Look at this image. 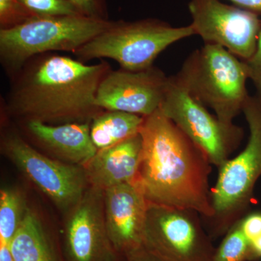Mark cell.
<instances>
[{"instance_id": "6da1fadb", "label": "cell", "mask_w": 261, "mask_h": 261, "mask_svg": "<svg viewBox=\"0 0 261 261\" xmlns=\"http://www.w3.org/2000/svg\"><path fill=\"white\" fill-rule=\"evenodd\" d=\"M137 181L149 203L214 216L209 185L211 163L161 110L144 117Z\"/></svg>"}, {"instance_id": "7a4b0ae2", "label": "cell", "mask_w": 261, "mask_h": 261, "mask_svg": "<svg viewBox=\"0 0 261 261\" xmlns=\"http://www.w3.org/2000/svg\"><path fill=\"white\" fill-rule=\"evenodd\" d=\"M111 70L106 61L87 65L60 55L34 57L15 74L8 107L27 121L87 123L103 111L96 104V95Z\"/></svg>"}, {"instance_id": "3957f363", "label": "cell", "mask_w": 261, "mask_h": 261, "mask_svg": "<svg viewBox=\"0 0 261 261\" xmlns=\"http://www.w3.org/2000/svg\"><path fill=\"white\" fill-rule=\"evenodd\" d=\"M176 75L194 99L231 124L250 94L243 61L218 44H205L187 57Z\"/></svg>"}, {"instance_id": "277c9868", "label": "cell", "mask_w": 261, "mask_h": 261, "mask_svg": "<svg viewBox=\"0 0 261 261\" xmlns=\"http://www.w3.org/2000/svg\"><path fill=\"white\" fill-rule=\"evenodd\" d=\"M115 21L84 15L34 17L10 28L0 29V58L15 75L34 57L51 51L74 53L111 28Z\"/></svg>"}, {"instance_id": "5b68a950", "label": "cell", "mask_w": 261, "mask_h": 261, "mask_svg": "<svg viewBox=\"0 0 261 261\" xmlns=\"http://www.w3.org/2000/svg\"><path fill=\"white\" fill-rule=\"evenodd\" d=\"M243 113L250 130L248 142L240 154L220 166L217 181L211 190L214 211L211 228L216 236L228 232L243 219L261 176V99L249 96Z\"/></svg>"}, {"instance_id": "8992f818", "label": "cell", "mask_w": 261, "mask_h": 261, "mask_svg": "<svg viewBox=\"0 0 261 261\" xmlns=\"http://www.w3.org/2000/svg\"><path fill=\"white\" fill-rule=\"evenodd\" d=\"M193 35L191 24L175 27L156 18L118 20L73 54L83 63L108 58L122 69L138 71L153 66L158 56L171 44Z\"/></svg>"}, {"instance_id": "52a82bcc", "label": "cell", "mask_w": 261, "mask_h": 261, "mask_svg": "<svg viewBox=\"0 0 261 261\" xmlns=\"http://www.w3.org/2000/svg\"><path fill=\"white\" fill-rule=\"evenodd\" d=\"M160 109L218 168L229 159L243 140L242 127L223 123L211 114L207 108L188 93L175 75L168 77Z\"/></svg>"}, {"instance_id": "ba28073f", "label": "cell", "mask_w": 261, "mask_h": 261, "mask_svg": "<svg viewBox=\"0 0 261 261\" xmlns=\"http://www.w3.org/2000/svg\"><path fill=\"white\" fill-rule=\"evenodd\" d=\"M198 215L149 203L142 245L163 261H214L216 249Z\"/></svg>"}, {"instance_id": "9c48e42d", "label": "cell", "mask_w": 261, "mask_h": 261, "mask_svg": "<svg viewBox=\"0 0 261 261\" xmlns=\"http://www.w3.org/2000/svg\"><path fill=\"white\" fill-rule=\"evenodd\" d=\"M3 150L25 176L63 211L80 202L89 183L84 167L49 159L18 135L3 139Z\"/></svg>"}, {"instance_id": "30bf717a", "label": "cell", "mask_w": 261, "mask_h": 261, "mask_svg": "<svg viewBox=\"0 0 261 261\" xmlns=\"http://www.w3.org/2000/svg\"><path fill=\"white\" fill-rule=\"evenodd\" d=\"M188 8L195 34L205 44L221 46L242 61L256 50L260 15L221 0H191Z\"/></svg>"}, {"instance_id": "8fae6325", "label": "cell", "mask_w": 261, "mask_h": 261, "mask_svg": "<svg viewBox=\"0 0 261 261\" xmlns=\"http://www.w3.org/2000/svg\"><path fill=\"white\" fill-rule=\"evenodd\" d=\"M168 77L154 65L138 71L111 70L98 87L96 104L103 111L148 116L161 108Z\"/></svg>"}, {"instance_id": "7c38bea8", "label": "cell", "mask_w": 261, "mask_h": 261, "mask_svg": "<svg viewBox=\"0 0 261 261\" xmlns=\"http://www.w3.org/2000/svg\"><path fill=\"white\" fill-rule=\"evenodd\" d=\"M64 242L68 261H116L105 220L104 190L91 187L69 211Z\"/></svg>"}, {"instance_id": "4fadbf2b", "label": "cell", "mask_w": 261, "mask_h": 261, "mask_svg": "<svg viewBox=\"0 0 261 261\" xmlns=\"http://www.w3.org/2000/svg\"><path fill=\"white\" fill-rule=\"evenodd\" d=\"M148 206L137 180L104 190L106 228L117 252L125 254L142 245Z\"/></svg>"}, {"instance_id": "5bb4252c", "label": "cell", "mask_w": 261, "mask_h": 261, "mask_svg": "<svg viewBox=\"0 0 261 261\" xmlns=\"http://www.w3.org/2000/svg\"><path fill=\"white\" fill-rule=\"evenodd\" d=\"M142 140L140 133L98 150L84 166L89 184L106 190L110 187L135 181L140 170Z\"/></svg>"}, {"instance_id": "9a60e30c", "label": "cell", "mask_w": 261, "mask_h": 261, "mask_svg": "<svg viewBox=\"0 0 261 261\" xmlns=\"http://www.w3.org/2000/svg\"><path fill=\"white\" fill-rule=\"evenodd\" d=\"M31 135L39 143L68 162L84 167L97 153L90 135V123L51 125L27 121Z\"/></svg>"}, {"instance_id": "2e32d148", "label": "cell", "mask_w": 261, "mask_h": 261, "mask_svg": "<svg viewBox=\"0 0 261 261\" xmlns=\"http://www.w3.org/2000/svg\"><path fill=\"white\" fill-rule=\"evenodd\" d=\"M10 247L15 261H60L42 221L30 208Z\"/></svg>"}, {"instance_id": "e0dca14e", "label": "cell", "mask_w": 261, "mask_h": 261, "mask_svg": "<svg viewBox=\"0 0 261 261\" xmlns=\"http://www.w3.org/2000/svg\"><path fill=\"white\" fill-rule=\"evenodd\" d=\"M144 117L122 111H102L90 122V135L98 150L138 135Z\"/></svg>"}, {"instance_id": "ac0fdd59", "label": "cell", "mask_w": 261, "mask_h": 261, "mask_svg": "<svg viewBox=\"0 0 261 261\" xmlns=\"http://www.w3.org/2000/svg\"><path fill=\"white\" fill-rule=\"evenodd\" d=\"M28 207L20 192L12 188L0 190V244L10 245Z\"/></svg>"}, {"instance_id": "d6986e66", "label": "cell", "mask_w": 261, "mask_h": 261, "mask_svg": "<svg viewBox=\"0 0 261 261\" xmlns=\"http://www.w3.org/2000/svg\"><path fill=\"white\" fill-rule=\"evenodd\" d=\"M250 244L238 223L230 228L219 248L215 252L214 261H250Z\"/></svg>"}, {"instance_id": "ffe728a7", "label": "cell", "mask_w": 261, "mask_h": 261, "mask_svg": "<svg viewBox=\"0 0 261 261\" xmlns=\"http://www.w3.org/2000/svg\"><path fill=\"white\" fill-rule=\"evenodd\" d=\"M32 17L83 15L68 0H19Z\"/></svg>"}, {"instance_id": "44dd1931", "label": "cell", "mask_w": 261, "mask_h": 261, "mask_svg": "<svg viewBox=\"0 0 261 261\" xmlns=\"http://www.w3.org/2000/svg\"><path fill=\"white\" fill-rule=\"evenodd\" d=\"M32 18L19 0H0L1 29L15 27Z\"/></svg>"}, {"instance_id": "7402d4cb", "label": "cell", "mask_w": 261, "mask_h": 261, "mask_svg": "<svg viewBox=\"0 0 261 261\" xmlns=\"http://www.w3.org/2000/svg\"><path fill=\"white\" fill-rule=\"evenodd\" d=\"M81 13L88 18L108 20L106 0H68Z\"/></svg>"}, {"instance_id": "603a6c76", "label": "cell", "mask_w": 261, "mask_h": 261, "mask_svg": "<svg viewBox=\"0 0 261 261\" xmlns=\"http://www.w3.org/2000/svg\"><path fill=\"white\" fill-rule=\"evenodd\" d=\"M246 67L247 77L256 90L255 95L261 99V32L256 50L249 59L243 61Z\"/></svg>"}, {"instance_id": "cb8c5ba5", "label": "cell", "mask_w": 261, "mask_h": 261, "mask_svg": "<svg viewBox=\"0 0 261 261\" xmlns=\"http://www.w3.org/2000/svg\"><path fill=\"white\" fill-rule=\"evenodd\" d=\"M238 224L250 244L261 234V213L247 215Z\"/></svg>"}, {"instance_id": "d4e9b609", "label": "cell", "mask_w": 261, "mask_h": 261, "mask_svg": "<svg viewBox=\"0 0 261 261\" xmlns=\"http://www.w3.org/2000/svg\"><path fill=\"white\" fill-rule=\"evenodd\" d=\"M124 255L126 261H163L142 245L126 252Z\"/></svg>"}, {"instance_id": "484cf974", "label": "cell", "mask_w": 261, "mask_h": 261, "mask_svg": "<svg viewBox=\"0 0 261 261\" xmlns=\"http://www.w3.org/2000/svg\"><path fill=\"white\" fill-rule=\"evenodd\" d=\"M233 5L261 16V0H228Z\"/></svg>"}, {"instance_id": "4316f807", "label": "cell", "mask_w": 261, "mask_h": 261, "mask_svg": "<svg viewBox=\"0 0 261 261\" xmlns=\"http://www.w3.org/2000/svg\"><path fill=\"white\" fill-rule=\"evenodd\" d=\"M252 260L261 258V234L250 243Z\"/></svg>"}, {"instance_id": "83f0119b", "label": "cell", "mask_w": 261, "mask_h": 261, "mask_svg": "<svg viewBox=\"0 0 261 261\" xmlns=\"http://www.w3.org/2000/svg\"><path fill=\"white\" fill-rule=\"evenodd\" d=\"M0 261H15L10 245L0 244Z\"/></svg>"}]
</instances>
